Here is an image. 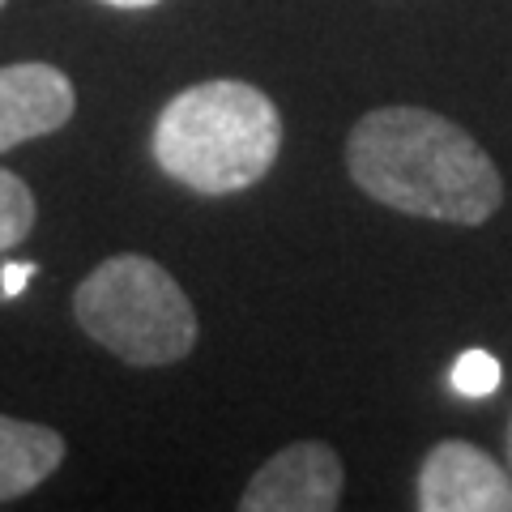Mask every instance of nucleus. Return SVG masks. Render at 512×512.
Segmentation results:
<instances>
[{
    "mask_svg": "<svg viewBox=\"0 0 512 512\" xmlns=\"http://www.w3.org/2000/svg\"><path fill=\"white\" fill-rule=\"evenodd\" d=\"M342 457L320 440H299L274 453L248 478L244 512H333L342 504Z\"/></svg>",
    "mask_w": 512,
    "mask_h": 512,
    "instance_id": "nucleus-4",
    "label": "nucleus"
},
{
    "mask_svg": "<svg viewBox=\"0 0 512 512\" xmlns=\"http://www.w3.org/2000/svg\"><path fill=\"white\" fill-rule=\"evenodd\" d=\"M30 278H35V265H9V269H5V278H0V282H5V295H18Z\"/></svg>",
    "mask_w": 512,
    "mask_h": 512,
    "instance_id": "nucleus-10",
    "label": "nucleus"
},
{
    "mask_svg": "<svg viewBox=\"0 0 512 512\" xmlns=\"http://www.w3.org/2000/svg\"><path fill=\"white\" fill-rule=\"evenodd\" d=\"M77 111V90L56 64L18 60L0 64V154L35 137L60 133Z\"/></svg>",
    "mask_w": 512,
    "mask_h": 512,
    "instance_id": "nucleus-6",
    "label": "nucleus"
},
{
    "mask_svg": "<svg viewBox=\"0 0 512 512\" xmlns=\"http://www.w3.org/2000/svg\"><path fill=\"white\" fill-rule=\"evenodd\" d=\"M414 504L423 512H512V478L478 444L440 440L419 466Z\"/></svg>",
    "mask_w": 512,
    "mask_h": 512,
    "instance_id": "nucleus-5",
    "label": "nucleus"
},
{
    "mask_svg": "<svg viewBox=\"0 0 512 512\" xmlns=\"http://www.w3.org/2000/svg\"><path fill=\"white\" fill-rule=\"evenodd\" d=\"M99 5H107V9H154V5H163V0H99Z\"/></svg>",
    "mask_w": 512,
    "mask_h": 512,
    "instance_id": "nucleus-11",
    "label": "nucleus"
},
{
    "mask_svg": "<svg viewBox=\"0 0 512 512\" xmlns=\"http://www.w3.org/2000/svg\"><path fill=\"white\" fill-rule=\"evenodd\" d=\"M64 461V436L56 427L22 423L0 414V500H18L47 483Z\"/></svg>",
    "mask_w": 512,
    "mask_h": 512,
    "instance_id": "nucleus-7",
    "label": "nucleus"
},
{
    "mask_svg": "<svg viewBox=\"0 0 512 512\" xmlns=\"http://www.w3.org/2000/svg\"><path fill=\"white\" fill-rule=\"evenodd\" d=\"M154 163L201 197H231L261 184L282 150L274 99L235 77L180 90L154 120Z\"/></svg>",
    "mask_w": 512,
    "mask_h": 512,
    "instance_id": "nucleus-2",
    "label": "nucleus"
},
{
    "mask_svg": "<svg viewBox=\"0 0 512 512\" xmlns=\"http://www.w3.org/2000/svg\"><path fill=\"white\" fill-rule=\"evenodd\" d=\"M504 448H508V470H512V419H508V436H504Z\"/></svg>",
    "mask_w": 512,
    "mask_h": 512,
    "instance_id": "nucleus-12",
    "label": "nucleus"
},
{
    "mask_svg": "<svg viewBox=\"0 0 512 512\" xmlns=\"http://www.w3.org/2000/svg\"><path fill=\"white\" fill-rule=\"evenodd\" d=\"M5 5H9V0H0V9H5Z\"/></svg>",
    "mask_w": 512,
    "mask_h": 512,
    "instance_id": "nucleus-13",
    "label": "nucleus"
},
{
    "mask_svg": "<svg viewBox=\"0 0 512 512\" xmlns=\"http://www.w3.org/2000/svg\"><path fill=\"white\" fill-rule=\"evenodd\" d=\"M35 192L26 188L22 175L0 167V252L22 248L35 231Z\"/></svg>",
    "mask_w": 512,
    "mask_h": 512,
    "instance_id": "nucleus-8",
    "label": "nucleus"
},
{
    "mask_svg": "<svg viewBox=\"0 0 512 512\" xmlns=\"http://www.w3.org/2000/svg\"><path fill=\"white\" fill-rule=\"evenodd\" d=\"M73 316L90 342L133 367H167L197 346V312L158 261L141 252L107 256L73 291Z\"/></svg>",
    "mask_w": 512,
    "mask_h": 512,
    "instance_id": "nucleus-3",
    "label": "nucleus"
},
{
    "mask_svg": "<svg viewBox=\"0 0 512 512\" xmlns=\"http://www.w3.org/2000/svg\"><path fill=\"white\" fill-rule=\"evenodd\" d=\"M346 171L397 214L483 227L504 205V175L461 124L427 107H376L350 128Z\"/></svg>",
    "mask_w": 512,
    "mask_h": 512,
    "instance_id": "nucleus-1",
    "label": "nucleus"
},
{
    "mask_svg": "<svg viewBox=\"0 0 512 512\" xmlns=\"http://www.w3.org/2000/svg\"><path fill=\"white\" fill-rule=\"evenodd\" d=\"M500 380H504V367L495 363L487 350H466V355L453 363V372H448V384H453V393H461V397H491L500 389Z\"/></svg>",
    "mask_w": 512,
    "mask_h": 512,
    "instance_id": "nucleus-9",
    "label": "nucleus"
}]
</instances>
